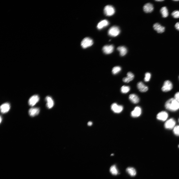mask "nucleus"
Segmentation results:
<instances>
[{
  "label": "nucleus",
  "mask_w": 179,
  "mask_h": 179,
  "mask_svg": "<svg viewBox=\"0 0 179 179\" xmlns=\"http://www.w3.org/2000/svg\"><path fill=\"white\" fill-rule=\"evenodd\" d=\"M165 106L168 110L173 112L176 111L179 109V103L174 98H172L166 102Z\"/></svg>",
  "instance_id": "1"
},
{
  "label": "nucleus",
  "mask_w": 179,
  "mask_h": 179,
  "mask_svg": "<svg viewBox=\"0 0 179 179\" xmlns=\"http://www.w3.org/2000/svg\"><path fill=\"white\" fill-rule=\"evenodd\" d=\"M120 30L117 26H113L111 27L108 31V35L110 36L115 37L118 36L120 34Z\"/></svg>",
  "instance_id": "2"
},
{
  "label": "nucleus",
  "mask_w": 179,
  "mask_h": 179,
  "mask_svg": "<svg viewBox=\"0 0 179 179\" xmlns=\"http://www.w3.org/2000/svg\"><path fill=\"white\" fill-rule=\"evenodd\" d=\"M93 43V41L92 39L86 37L81 42V45L83 48H85L92 46Z\"/></svg>",
  "instance_id": "3"
},
{
  "label": "nucleus",
  "mask_w": 179,
  "mask_h": 179,
  "mask_svg": "<svg viewBox=\"0 0 179 179\" xmlns=\"http://www.w3.org/2000/svg\"><path fill=\"white\" fill-rule=\"evenodd\" d=\"M105 14L107 16H110L113 15L115 13L114 8L112 6L108 5L106 6L104 10Z\"/></svg>",
  "instance_id": "4"
},
{
  "label": "nucleus",
  "mask_w": 179,
  "mask_h": 179,
  "mask_svg": "<svg viewBox=\"0 0 179 179\" xmlns=\"http://www.w3.org/2000/svg\"><path fill=\"white\" fill-rule=\"evenodd\" d=\"M173 87V85L171 81L169 80H167L165 81L161 89L163 91L167 92L171 91Z\"/></svg>",
  "instance_id": "5"
},
{
  "label": "nucleus",
  "mask_w": 179,
  "mask_h": 179,
  "mask_svg": "<svg viewBox=\"0 0 179 179\" xmlns=\"http://www.w3.org/2000/svg\"><path fill=\"white\" fill-rule=\"evenodd\" d=\"M168 117V113L166 111H162L158 113L156 116L157 119L162 121H165Z\"/></svg>",
  "instance_id": "6"
},
{
  "label": "nucleus",
  "mask_w": 179,
  "mask_h": 179,
  "mask_svg": "<svg viewBox=\"0 0 179 179\" xmlns=\"http://www.w3.org/2000/svg\"><path fill=\"white\" fill-rule=\"evenodd\" d=\"M176 122L174 119L171 118L167 120L165 123L164 127L165 128L168 129H173L175 127Z\"/></svg>",
  "instance_id": "7"
},
{
  "label": "nucleus",
  "mask_w": 179,
  "mask_h": 179,
  "mask_svg": "<svg viewBox=\"0 0 179 179\" xmlns=\"http://www.w3.org/2000/svg\"><path fill=\"white\" fill-rule=\"evenodd\" d=\"M39 97L38 95H35L30 97L28 101L29 105L33 107L39 101Z\"/></svg>",
  "instance_id": "8"
},
{
  "label": "nucleus",
  "mask_w": 179,
  "mask_h": 179,
  "mask_svg": "<svg viewBox=\"0 0 179 179\" xmlns=\"http://www.w3.org/2000/svg\"><path fill=\"white\" fill-rule=\"evenodd\" d=\"M111 108L115 113H119L123 110V107L122 106L118 105L116 103H114L111 105Z\"/></svg>",
  "instance_id": "9"
},
{
  "label": "nucleus",
  "mask_w": 179,
  "mask_h": 179,
  "mask_svg": "<svg viewBox=\"0 0 179 179\" xmlns=\"http://www.w3.org/2000/svg\"><path fill=\"white\" fill-rule=\"evenodd\" d=\"M142 113L141 108L138 106L135 107L131 113V116L133 118H137L139 117Z\"/></svg>",
  "instance_id": "10"
},
{
  "label": "nucleus",
  "mask_w": 179,
  "mask_h": 179,
  "mask_svg": "<svg viewBox=\"0 0 179 179\" xmlns=\"http://www.w3.org/2000/svg\"><path fill=\"white\" fill-rule=\"evenodd\" d=\"M153 27L154 29L158 33H162L165 31V27L162 26L158 23L155 24L153 25Z\"/></svg>",
  "instance_id": "11"
},
{
  "label": "nucleus",
  "mask_w": 179,
  "mask_h": 179,
  "mask_svg": "<svg viewBox=\"0 0 179 179\" xmlns=\"http://www.w3.org/2000/svg\"><path fill=\"white\" fill-rule=\"evenodd\" d=\"M114 47L112 45H107L104 46L103 48V51L104 53L107 54L111 53L114 50Z\"/></svg>",
  "instance_id": "12"
},
{
  "label": "nucleus",
  "mask_w": 179,
  "mask_h": 179,
  "mask_svg": "<svg viewBox=\"0 0 179 179\" xmlns=\"http://www.w3.org/2000/svg\"><path fill=\"white\" fill-rule=\"evenodd\" d=\"M10 106L8 103H6L2 104L0 107L1 112L3 114L8 112L10 110Z\"/></svg>",
  "instance_id": "13"
},
{
  "label": "nucleus",
  "mask_w": 179,
  "mask_h": 179,
  "mask_svg": "<svg viewBox=\"0 0 179 179\" xmlns=\"http://www.w3.org/2000/svg\"><path fill=\"white\" fill-rule=\"evenodd\" d=\"M154 9L153 5L150 3L145 4L143 7L144 11L146 13H149L152 12Z\"/></svg>",
  "instance_id": "14"
},
{
  "label": "nucleus",
  "mask_w": 179,
  "mask_h": 179,
  "mask_svg": "<svg viewBox=\"0 0 179 179\" xmlns=\"http://www.w3.org/2000/svg\"><path fill=\"white\" fill-rule=\"evenodd\" d=\"M40 112V109L38 108H31L29 111V115L32 117L37 115Z\"/></svg>",
  "instance_id": "15"
},
{
  "label": "nucleus",
  "mask_w": 179,
  "mask_h": 179,
  "mask_svg": "<svg viewBox=\"0 0 179 179\" xmlns=\"http://www.w3.org/2000/svg\"><path fill=\"white\" fill-rule=\"evenodd\" d=\"M137 87L139 91L142 92H145L148 90V87L145 85L142 82H139L138 83Z\"/></svg>",
  "instance_id": "16"
},
{
  "label": "nucleus",
  "mask_w": 179,
  "mask_h": 179,
  "mask_svg": "<svg viewBox=\"0 0 179 179\" xmlns=\"http://www.w3.org/2000/svg\"><path fill=\"white\" fill-rule=\"evenodd\" d=\"M127 75V77L123 78V82L125 83H128L133 80L134 76V74L131 72H128Z\"/></svg>",
  "instance_id": "17"
},
{
  "label": "nucleus",
  "mask_w": 179,
  "mask_h": 179,
  "mask_svg": "<svg viewBox=\"0 0 179 179\" xmlns=\"http://www.w3.org/2000/svg\"><path fill=\"white\" fill-rule=\"evenodd\" d=\"M129 98L130 100L134 104H137L139 101V97L135 94H132L130 95Z\"/></svg>",
  "instance_id": "18"
},
{
  "label": "nucleus",
  "mask_w": 179,
  "mask_h": 179,
  "mask_svg": "<svg viewBox=\"0 0 179 179\" xmlns=\"http://www.w3.org/2000/svg\"><path fill=\"white\" fill-rule=\"evenodd\" d=\"M46 100L47 102L46 106L49 109L52 108L54 105V101L52 98L50 96H47Z\"/></svg>",
  "instance_id": "19"
},
{
  "label": "nucleus",
  "mask_w": 179,
  "mask_h": 179,
  "mask_svg": "<svg viewBox=\"0 0 179 179\" xmlns=\"http://www.w3.org/2000/svg\"><path fill=\"white\" fill-rule=\"evenodd\" d=\"M109 24V23L108 21L106 20H103L98 24L97 26V28L98 29L101 30L107 26Z\"/></svg>",
  "instance_id": "20"
},
{
  "label": "nucleus",
  "mask_w": 179,
  "mask_h": 179,
  "mask_svg": "<svg viewBox=\"0 0 179 179\" xmlns=\"http://www.w3.org/2000/svg\"><path fill=\"white\" fill-rule=\"evenodd\" d=\"M160 12L163 17L165 18L168 17L169 12L168 10L166 7H164L162 8L160 10Z\"/></svg>",
  "instance_id": "21"
},
{
  "label": "nucleus",
  "mask_w": 179,
  "mask_h": 179,
  "mask_svg": "<svg viewBox=\"0 0 179 179\" xmlns=\"http://www.w3.org/2000/svg\"><path fill=\"white\" fill-rule=\"evenodd\" d=\"M126 171L131 176L134 177L136 174V171L134 168L131 167H128L126 169Z\"/></svg>",
  "instance_id": "22"
},
{
  "label": "nucleus",
  "mask_w": 179,
  "mask_h": 179,
  "mask_svg": "<svg viewBox=\"0 0 179 179\" xmlns=\"http://www.w3.org/2000/svg\"><path fill=\"white\" fill-rule=\"evenodd\" d=\"M117 50L119 52L120 56H122L125 55L127 53V48L124 46H122L118 47Z\"/></svg>",
  "instance_id": "23"
},
{
  "label": "nucleus",
  "mask_w": 179,
  "mask_h": 179,
  "mask_svg": "<svg viewBox=\"0 0 179 179\" xmlns=\"http://www.w3.org/2000/svg\"><path fill=\"white\" fill-rule=\"evenodd\" d=\"M110 172L113 175H117L119 173L118 169L115 165L112 166L110 169Z\"/></svg>",
  "instance_id": "24"
},
{
  "label": "nucleus",
  "mask_w": 179,
  "mask_h": 179,
  "mask_svg": "<svg viewBox=\"0 0 179 179\" xmlns=\"http://www.w3.org/2000/svg\"><path fill=\"white\" fill-rule=\"evenodd\" d=\"M121 68L120 67H115L113 68L112 72L113 74L116 75L119 73L121 71Z\"/></svg>",
  "instance_id": "25"
},
{
  "label": "nucleus",
  "mask_w": 179,
  "mask_h": 179,
  "mask_svg": "<svg viewBox=\"0 0 179 179\" xmlns=\"http://www.w3.org/2000/svg\"><path fill=\"white\" fill-rule=\"evenodd\" d=\"M130 90V88L129 86H123L121 87V90L122 93L126 94L128 93Z\"/></svg>",
  "instance_id": "26"
},
{
  "label": "nucleus",
  "mask_w": 179,
  "mask_h": 179,
  "mask_svg": "<svg viewBox=\"0 0 179 179\" xmlns=\"http://www.w3.org/2000/svg\"><path fill=\"white\" fill-rule=\"evenodd\" d=\"M173 132L175 135L179 136V125L175 126L173 128Z\"/></svg>",
  "instance_id": "27"
},
{
  "label": "nucleus",
  "mask_w": 179,
  "mask_h": 179,
  "mask_svg": "<svg viewBox=\"0 0 179 179\" xmlns=\"http://www.w3.org/2000/svg\"><path fill=\"white\" fill-rule=\"evenodd\" d=\"M151 74L149 72L146 73L145 74V77L144 78V80L146 82L149 81L151 78Z\"/></svg>",
  "instance_id": "28"
},
{
  "label": "nucleus",
  "mask_w": 179,
  "mask_h": 179,
  "mask_svg": "<svg viewBox=\"0 0 179 179\" xmlns=\"http://www.w3.org/2000/svg\"><path fill=\"white\" fill-rule=\"evenodd\" d=\"M171 15L172 17L174 18H179V11H173Z\"/></svg>",
  "instance_id": "29"
},
{
  "label": "nucleus",
  "mask_w": 179,
  "mask_h": 179,
  "mask_svg": "<svg viewBox=\"0 0 179 179\" xmlns=\"http://www.w3.org/2000/svg\"><path fill=\"white\" fill-rule=\"evenodd\" d=\"M174 99L179 103V92L175 94Z\"/></svg>",
  "instance_id": "30"
},
{
  "label": "nucleus",
  "mask_w": 179,
  "mask_h": 179,
  "mask_svg": "<svg viewBox=\"0 0 179 179\" xmlns=\"http://www.w3.org/2000/svg\"><path fill=\"white\" fill-rule=\"evenodd\" d=\"M175 27L177 30L179 31V22H178L176 24Z\"/></svg>",
  "instance_id": "31"
},
{
  "label": "nucleus",
  "mask_w": 179,
  "mask_h": 179,
  "mask_svg": "<svg viewBox=\"0 0 179 179\" xmlns=\"http://www.w3.org/2000/svg\"><path fill=\"white\" fill-rule=\"evenodd\" d=\"M92 123L91 122H88V124L89 126H91L92 125Z\"/></svg>",
  "instance_id": "32"
},
{
  "label": "nucleus",
  "mask_w": 179,
  "mask_h": 179,
  "mask_svg": "<svg viewBox=\"0 0 179 179\" xmlns=\"http://www.w3.org/2000/svg\"><path fill=\"white\" fill-rule=\"evenodd\" d=\"M164 1V0H156L155 1L157 2H162Z\"/></svg>",
  "instance_id": "33"
},
{
  "label": "nucleus",
  "mask_w": 179,
  "mask_h": 179,
  "mask_svg": "<svg viewBox=\"0 0 179 179\" xmlns=\"http://www.w3.org/2000/svg\"><path fill=\"white\" fill-rule=\"evenodd\" d=\"M173 1H179V0H173Z\"/></svg>",
  "instance_id": "34"
},
{
  "label": "nucleus",
  "mask_w": 179,
  "mask_h": 179,
  "mask_svg": "<svg viewBox=\"0 0 179 179\" xmlns=\"http://www.w3.org/2000/svg\"><path fill=\"white\" fill-rule=\"evenodd\" d=\"M2 119V118H1V117H0V123H1V121H1Z\"/></svg>",
  "instance_id": "35"
},
{
  "label": "nucleus",
  "mask_w": 179,
  "mask_h": 179,
  "mask_svg": "<svg viewBox=\"0 0 179 179\" xmlns=\"http://www.w3.org/2000/svg\"><path fill=\"white\" fill-rule=\"evenodd\" d=\"M114 155L113 154H111V155Z\"/></svg>",
  "instance_id": "36"
},
{
  "label": "nucleus",
  "mask_w": 179,
  "mask_h": 179,
  "mask_svg": "<svg viewBox=\"0 0 179 179\" xmlns=\"http://www.w3.org/2000/svg\"></svg>",
  "instance_id": "37"
},
{
  "label": "nucleus",
  "mask_w": 179,
  "mask_h": 179,
  "mask_svg": "<svg viewBox=\"0 0 179 179\" xmlns=\"http://www.w3.org/2000/svg\"></svg>",
  "instance_id": "38"
},
{
  "label": "nucleus",
  "mask_w": 179,
  "mask_h": 179,
  "mask_svg": "<svg viewBox=\"0 0 179 179\" xmlns=\"http://www.w3.org/2000/svg\"></svg>",
  "instance_id": "39"
}]
</instances>
